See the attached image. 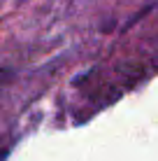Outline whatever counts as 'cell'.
Wrapping results in <instances>:
<instances>
[{
  "label": "cell",
  "instance_id": "cell-1",
  "mask_svg": "<svg viewBox=\"0 0 158 161\" xmlns=\"http://www.w3.org/2000/svg\"><path fill=\"white\" fill-rule=\"evenodd\" d=\"M5 157V149H0V159H3Z\"/></svg>",
  "mask_w": 158,
  "mask_h": 161
}]
</instances>
